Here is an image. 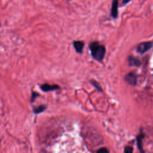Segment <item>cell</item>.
Listing matches in <instances>:
<instances>
[{
  "instance_id": "6da1fadb",
  "label": "cell",
  "mask_w": 153,
  "mask_h": 153,
  "mask_svg": "<svg viewBox=\"0 0 153 153\" xmlns=\"http://www.w3.org/2000/svg\"><path fill=\"white\" fill-rule=\"evenodd\" d=\"M90 49L94 59L99 61H101L104 59L106 50L103 45L97 42L92 43L90 45Z\"/></svg>"
},
{
  "instance_id": "7a4b0ae2",
  "label": "cell",
  "mask_w": 153,
  "mask_h": 153,
  "mask_svg": "<svg viewBox=\"0 0 153 153\" xmlns=\"http://www.w3.org/2000/svg\"><path fill=\"white\" fill-rule=\"evenodd\" d=\"M152 46V44L151 42H145L139 44L137 47V51L140 53H144L149 50Z\"/></svg>"
},
{
  "instance_id": "3957f363",
  "label": "cell",
  "mask_w": 153,
  "mask_h": 153,
  "mask_svg": "<svg viewBox=\"0 0 153 153\" xmlns=\"http://www.w3.org/2000/svg\"><path fill=\"white\" fill-rule=\"evenodd\" d=\"M126 81L130 85L135 86L137 82V76L135 73H129L125 77Z\"/></svg>"
},
{
  "instance_id": "277c9868",
  "label": "cell",
  "mask_w": 153,
  "mask_h": 153,
  "mask_svg": "<svg viewBox=\"0 0 153 153\" xmlns=\"http://www.w3.org/2000/svg\"><path fill=\"white\" fill-rule=\"evenodd\" d=\"M118 0H113L111 8V16L116 18L118 16Z\"/></svg>"
},
{
  "instance_id": "5b68a950",
  "label": "cell",
  "mask_w": 153,
  "mask_h": 153,
  "mask_svg": "<svg viewBox=\"0 0 153 153\" xmlns=\"http://www.w3.org/2000/svg\"><path fill=\"white\" fill-rule=\"evenodd\" d=\"M59 89V87L57 85H50L48 84H45L41 86V89L44 92H49V91Z\"/></svg>"
},
{
  "instance_id": "8992f818",
  "label": "cell",
  "mask_w": 153,
  "mask_h": 153,
  "mask_svg": "<svg viewBox=\"0 0 153 153\" xmlns=\"http://www.w3.org/2000/svg\"><path fill=\"white\" fill-rule=\"evenodd\" d=\"M74 46L75 47V49L78 53H82L83 52V49L84 47V43L82 41H76L74 42Z\"/></svg>"
},
{
  "instance_id": "52a82bcc",
  "label": "cell",
  "mask_w": 153,
  "mask_h": 153,
  "mask_svg": "<svg viewBox=\"0 0 153 153\" xmlns=\"http://www.w3.org/2000/svg\"><path fill=\"white\" fill-rule=\"evenodd\" d=\"M129 63L130 65L132 66H138L140 64L139 61L137 59L135 58V57H130L129 58Z\"/></svg>"
},
{
  "instance_id": "ba28073f",
  "label": "cell",
  "mask_w": 153,
  "mask_h": 153,
  "mask_svg": "<svg viewBox=\"0 0 153 153\" xmlns=\"http://www.w3.org/2000/svg\"><path fill=\"white\" fill-rule=\"evenodd\" d=\"M46 108V107L44 106V105H40V106H38L36 108L34 109V111L35 114H39L41 113L42 112H43Z\"/></svg>"
},
{
  "instance_id": "9c48e42d",
  "label": "cell",
  "mask_w": 153,
  "mask_h": 153,
  "mask_svg": "<svg viewBox=\"0 0 153 153\" xmlns=\"http://www.w3.org/2000/svg\"><path fill=\"white\" fill-rule=\"evenodd\" d=\"M144 137V135H142V134H141V135H140L138 137V139H137V142H138V148L139 149V150L141 151H143L142 150V138Z\"/></svg>"
},
{
  "instance_id": "30bf717a",
  "label": "cell",
  "mask_w": 153,
  "mask_h": 153,
  "mask_svg": "<svg viewBox=\"0 0 153 153\" xmlns=\"http://www.w3.org/2000/svg\"><path fill=\"white\" fill-rule=\"evenodd\" d=\"M124 152H127V153L132 152H133V148L131 147H126L124 149Z\"/></svg>"
},
{
  "instance_id": "8fae6325",
  "label": "cell",
  "mask_w": 153,
  "mask_h": 153,
  "mask_svg": "<svg viewBox=\"0 0 153 153\" xmlns=\"http://www.w3.org/2000/svg\"><path fill=\"white\" fill-rule=\"evenodd\" d=\"M92 84L94 86V87H97L98 89H99V90H101V87H100V85L98 83H97V82H95L94 81H92Z\"/></svg>"
},
{
  "instance_id": "7c38bea8",
  "label": "cell",
  "mask_w": 153,
  "mask_h": 153,
  "mask_svg": "<svg viewBox=\"0 0 153 153\" xmlns=\"http://www.w3.org/2000/svg\"><path fill=\"white\" fill-rule=\"evenodd\" d=\"M109 152L108 150L107 149L105 148H101V149H99V150L98 151V152H99V153H107V152Z\"/></svg>"
},
{
  "instance_id": "4fadbf2b",
  "label": "cell",
  "mask_w": 153,
  "mask_h": 153,
  "mask_svg": "<svg viewBox=\"0 0 153 153\" xmlns=\"http://www.w3.org/2000/svg\"><path fill=\"white\" fill-rule=\"evenodd\" d=\"M38 93H35V92H34L33 93H32V99H31V101H32V102L35 99V98H36V97H38Z\"/></svg>"
}]
</instances>
